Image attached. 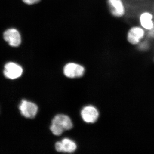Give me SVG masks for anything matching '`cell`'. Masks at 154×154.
<instances>
[{"label":"cell","mask_w":154,"mask_h":154,"mask_svg":"<svg viewBox=\"0 0 154 154\" xmlns=\"http://www.w3.org/2000/svg\"><path fill=\"white\" fill-rule=\"evenodd\" d=\"M72 126L71 120L68 116L58 114L53 119L50 129L54 134L59 136L65 131L72 129Z\"/></svg>","instance_id":"1"},{"label":"cell","mask_w":154,"mask_h":154,"mask_svg":"<svg viewBox=\"0 0 154 154\" xmlns=\"http://www.w3.org/2000/svg\"><path fill=\"white\" fill-rule=\"evenodd\" d=\"M147 32L138 24L131 26L127 31L126 41L132 46L136 47L146 38Z\"/></svg>","instance_id":"2"},{"label":"cell","mask_w":154,"mask_h":154,"mask_svg":"<svg viewBox=\"0 0 154 154\" xmlns=\"http://www.w3.org/2000/svg\"><path fill=\"white\" fill-rule=\"evenodd\" d=\"M107 4L110 15L114 18L120 19L127 14V7L124 0H107Z\"/></svg>","instance_id":"3"},{"label":"cell","mask_w":154,"mask_h":154,"mask_svg":"<svg viewBox=\"0 0 154 154\" xmlns=\"http://www.w3.org/2000/svg\"><path fill=\"white\" fill-rule=\"evenodd\" d=\"M138 25L146 32L154 28V13L148 10L143 11L138 16Z\"/></svg>","instance_id":"4"},{"label":"cell","mask_w":154,"mask_h":154,"mask_svg":"<svg viewBox=\"0 0 154 154\" xmlns=\"http://www.w3.org/2000/svg\"><path fill=\"white\" fill-rule=\"evenodd\" d=\"M19 110L23 116L28 118H33L38 111V107L34 103L23 100L19 105Z\"/></svg>","instance_id":"5"},{"label":"cell","mask_w":154,"mask_h":154,"mask_svg":"<svg viewBox=\"0 0 154 154\" xmlns=\"http://www.w3.org/2000/svg\"><path fill=\"white\" fill-rule=\"evenodd\" d=\"M85 72V69L80 65L75 63L67 64L63 69L65 76L69 78H79L82 76Z\"/></svg>","instance_id":"6"},{"label":"cell","mask_w":154,"mask_h":154,"mask_svg":"<svg viewBox=\"0 0 154 154\" xmlns=\"http://www.w3.org/2000/svg\"><path fill=\"white\" fill-rule=\"evenodd\" d=\"M23 72L22 67L13 62L6 64L5 66L4 73L5 76L11 79H15L21 76Z\"/></svg>","instance_id":"7"},{"label":"cell","mask_w":154,"mask_h":154,"mask_svg":"<svg viewBox=\"0 0 154 154\" xmlns=\"http://www.w3.org/2000/svg\"><path fill=\"white\" fill-rule=\"evenodd\" d=\"M4 38L12 47H18L21 44V35L17 29L12 28L6 30L4 33Z\"/></svg>","instance_id":"8"},{"label":"cell","mask_w":154,"mask_h":154,"mask_svg":"<svg viewBox=\"0 0 154 154\" xmlns=\"http://www.w3.org/2000/svg\"><path fill=\"white\" fill-rule=\"evenodd\" d=\"M82 118L87 123H94L99 118L98 110L93 106H87L84 107L81 112Z\"/></svg>","instance_id":"9"},{"label":"cell","mask_w":154,"mask_h":154,"mask_svg":"<svg viewBox=\"0 0 154 154\" xmlns=\"http://www.w3.org/2000/svg\"><path fill=\"white\" fill-rule=\"evenodd\" d=\"M77 148L76 145L74 142L69 139L65 138L61 142H58L55 144L56 150L58 152H73Z\"/></svg>","instance_id":"10"},{"label":"cell","mask_w":154,"mask_h":154,"mask_svg":"<svg viewBox=\"0 0 154 154\" xmlns=\"http://www.w3.org/2000/svg\"><path fill=\"white\" fill-rule=\"evenodd\" d=\"M151 41L148 38H146L136 48L140 52H147L151 48Z\"/></svg>","instance_id":"11"},{"label":"cell","mask_w":154,"mask_h":154,"mask_svg":"<svg viewBox=\"0 0 154 154\" xmlns=\"http://www.w3.org/2000/svg\"><path fill=\"white\" fill-rule=\"evenodd\" d=\"M146 38L151 41L154 40V28L152 30L147 32Z\"/></svg>","instance_id":"12"},{"label":"cell","mask_w":154,"mask_h":154,"mask_svg":"<svg viewBox=\"0 0 154 154\" xmlns=\"http://www.w3.org/2000/svg\"><path fill=\"white\" fill-rule=\"evenodd\" d=\"M22 1L27 5H32L38 3L40 0H22Z\"/></svg>","instance_id":"13"},{"label":"cell","mask_w":154,"mask_h":154,"mask_svg":"<svg viewBox=\"0 0 154 154\" xmlns=\"http://www.w3.org/2000/svg\"><path fill=\"white\" fill-rule=\"evenodd\" d=\"M134 1H136V2H142V1H143L144 0H134Z\"/></svg>","instance_id":"14"},{"label":"cell","mask_w":154,"mask_h":154,"mask_svg":"<svg viewBox=\"0 0 154 154\" xmlns=\"http://www.w3.org/2000/svg\"></svg>","instance_id":"15"},{"label":"cell","mask_w":154,"mask_h":154,"mask_svg":"<svg viewBox=\"0 0 154 154\" xmlns=\"http://www.w3.org/2000/svg\"></svg>","instance_id":"16"}]
</instances>
